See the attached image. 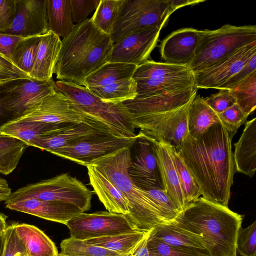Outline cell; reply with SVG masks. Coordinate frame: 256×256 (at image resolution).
Listing matches in <instances>:
<instances>
[{"mask_svg": "<svg viewBox=\"0 0 256 256\" xmlns=\"http://www.w3.org/2000/svg\"><path fill=\"white\" fill-rule=\"evenodd\" d=\"M232 139L220 123L197 138L189 135L176 150L194 179L205 200L228 207L236 172Z\"/></svg>", "mask_w": 256, "mask_h": 256, "instance_id": "cell-1", "label": "cell"}, {"mask_svg": "<svg viewBox=\"0 0 256 256\" xmlns=\"http://www.w3.org/2000/svg\"><path fill=\"white\" fill-rule=\"evenodd\" d=\"M114 43L88 18L62 40L54 73L59 80L84 86L87 77L108 62Z\"/></svg>", "mask_w": 256, "mask_h": 256, "instance_id": "cell-2", "label": "cell"}, {"mask_svg": "<svg viewBox=\"0 0 256 256\" xmlns=\"http://www.w3.org/2000/svg\"><path fill=\"white\" fill-rule=\"evenodd\" d=\"M199 236L210 256H237L236 240L242 216L202 196L190 204L174 220Z\"/></svg>", "mask_w": 256, "mask_h": 256, "instance_id": "cell-3", "label": "cell"}, {"mask_svg": "<svg viewBox=\"0 0 256 256\" xmlns=\"http://www.w3.org/2000/svg\"><path fill=\"white\" fill-rule=\"evenodd\" d=\"M130 146L92 160L88 165L94 166L105 176L126 198L129 203L130 213L126 216L134 230L148 231L156 226L167 222L145 191L137 187L129 176Z\"/></svg>", "mask_w": 256, "mask_h": 256, "instance_id": "cell-4", "label": "cell"}, {"mask_svg": "<svg viewBox=\"0 0 256 256\" xmlns=\"http://www.w3.org/2000/svg\"><path fill=\"white\" fill-rule=\"evenodd\" d=\"M56 84L88 126L119 137L136 136L132 115L122 102H104L84 86L66 81L58 80Z\"/></svg>", "mask_w": 256, "mask_h": 256, "instance_id": "cell-5", "label": "cell"}, {"mask_svg": "<svg viewBox=\"0 0 256 256\" xmlns=\"http://www.w3.org/2000/svg\"><path fill=\"white\" fill-rule=\"evenodd\" d=\"M256 41V26L226 24L215 30H201L190 68L194 72L207 68L236 50Z\"/></svg>", "mask_w": 256, "mask_h": 256, "instance_id": "cell-6", "label": "cell"}, {"mask_svg": "<svg viewBox=\"0 0 256 256\" xmlns=\"http://www.w3.org/2000/svg\"><path fill=\"white\" fill-rule=\"evenodd\" d=\"M30 198L70 204L84 212L90 208L92 192L76 178L64 173L20 188L4 202Z\"/></svg>", "mask_w": 256, "mask_h": 256, "instance_id": "cell-7", "label": "cell"}, {"mask_svg": "<svg viewBox=\"0 0 256 256\" xmlns=\"http://www.w3.org/2000/svg\"><path fill=\"white\" fill-rule=\"evenodd\" d=\"M196 86L174 91H159L136 96L122 102L132 115L136 128L142 131L196 95Z\"/></svg>", "mask_w": 256, "mask_h": 256, "instance_id": "cell-8", "label": "cell"}, {"mask_svg": "<svg viewBox=\"0 0 256 256\" xmlns=\"http://www.w3.org/2000/svg\"><path fill=\"white\" fill-rule=\"evenodd\" d=\"M132 78L136 84V96L196 86L194 74L188 66L152 60L138 66Z\"/></svg>", "mask_w": 256, "mask_h": 256, "instance_id": "cell-9", "label": "cell"}, {"mask_svg": "<svg viewBox=\"0 0 256 256\" xmlns=\"http://www.w3.org/2000/svg\"><path fill=\"white\" fill-rule=\"evenodd\" d=\"M160 146L156 140L140 131L130 146L128 173L133 183L142 190L156 188L166 192Z\"/></svg>", "mask_w": 256, "mask_h": 256, "instance_id": "cell-10", "label": "cell"}, {"mask_svg": "<svg viewBox=\"0 0 256 256\" xmlns=\"http://www.w3.org/2000/svg\"><path fill=\"white\" fill-rule=\"evenodd\" d=\"M170 14L168 0H126L110 36L115 43L140 29L161 30Z\"/></svg>", "mask_w": 256, "mask_h": 256, "instance_id": "cell-11", "label": "cell"}, {"mask_svg": "<svg viewBox=\"0 0 256 256\" xmlns=\"http://www.w3.org/2000/svg\"><path fill=\"white\" fill-rule=\"evenodd\" d=\"M58 91L52 78L46 80L18 79L0 86V99L13 120L20 118L48 96Z\"/></svg>", "mask_w": 256, "mask_h": 256, "instance_id": "cell-12", "label": "cell"}, {"mask_svg": "<svg viewBox=\"0 0 256 256\" xmlns=\"http://www.w3.org/2000/svg\"><path fill=\"white\" fill-rule=\"evenodd\" d=\"M135 138H122L96 131L58 148L52 154L86 166L92 160L130 146Z\"/></svg>", "mask_w": 256, "mask_h": 256, "instance_id": "cell-13", "label": "cell"}, {"mask_svg": "<svg viewBox=\"0 0 256 256\" xmlns=\"http://www.w3.org/2000/svg\"><path fill=\"white\" fill-rule=\"evenodd\" d=\"M65 225L70 237L84 240L135 230L126 215L106 211L80 213Z\"/></svg>", "mask_w": 256, "mask_h": 256, "instance_id": "cell-14", "label": "cell"}, {"mask_svg": "<svg viewBox=\"0 0 256 256\" xmlns=\"http://www.w3.org/2000/svg\"><path fill=\"white\" fill-rule=\"evenodd\" d=\"M58 128L70 124L83 123L69 100L60 90L46 97L40 104L19 118Z\"/></svg>", "mask_w": 256, "mask_h": 256, "instance_id": "cell-15", "label": "cell"}, {"mask_svg": "<svg viewBox=\"0 0 256 256\" xmlns=\"http://www.w3.org/2000/svg\"><path fill=\"white\" fill-rule=\"evenodd\" d=\"M160 29L155 27L139 30L114 43L108 62L136 66L149 58L156 46Z\"/></svg>", "mask_w": 256, "mask_h": 256, "instance_id": "cell-16", "label": "cell"}, {"mask_svg": "<svg viewBox=\"0 0 256 256\" xmlns=\"http://www.w3.org/2000/svg\"><path fill=\"white\" fill-rule=\"evenodd\" d=\"M256 53V41L238 49L212 66L194 73L197 88H220L248 62Z\"/></svg>", "mask_w": 256, "mask_h": 256, "instance_id": "cell-17", "label": "cell"}, {"mask_svg": "<svg viewBox=\"0 0 256 256\" xmlns=\"http://www.w3.org/2000/svg\"><path fill=\"white\" fill-rule=\"evenodd\" d=\"M48 31L46 0H16L14 21L8 28L0 32L27 38Z\"/></svg>", "mask_w": 256, "mask_h": 256, "instance_id": "cell-18", "label": "cell"}, {"mask_svg": "<svg viewBox=\"0 0 256 256\" xmlns=\"http://www.w3.org/2000/svg\"><path fill=\"white\" fill-rule=\"evenodd\" d=\"M194 98L142 132L177 150L189 135L188 113Z\"/></svg>", "mask_w": 256, "mask_h": 256, "instance_id": "cell-19", "label": "cell"}, {"mask_svg": "<svg viewBox=\"0 0 256 256\" xmlns=\"http://www.w3.org/2000/svg\"><path fill=\"white\" fill-rule=\"evenodd\" d=\"M201 30L184 28L172 32L160 46L161 58L165 62L188 66L194 56L200 38Z\"/></svg>", "mask_w": 256, "mask_h": 256, "instance_id": "cell-20", "label": "cell"}, {"mask_svg": "<svg viewBox=\"0 0 256 256\" xmlns=\"http://www.w3.org/2000/svg\"><path fill=\"white\" fill-rule=\"evenodd\" d=\"M9 209L66 224L74 216L84 212L78 208L68 204L26 198L14 202H4Z\"/></svg>", "mask_w": 256, "mask_h": 256, "instance_id": "cell-21", "label": "cell"}, {"mask_svg": "<svg viewBox=\"0 0 256 256\" xmlns=\"http://www.w3.org/2000/svg\"><path fill=\"white\" fill-rule=\"evenodd\" d=\"M150 234L170 246L210 256L198 235L180 226L174 220L154 227Z\"/></svg>", "mask_w": 256, "mask_h": 256, "instance_id": "cell-22", "label": "cell"}, {"mask_svg": "<svg viewBox=\"0 0 256 256\" xmlns=\"http://www.w3.org/2000/svg\"><path fill=\"white\" fill-rule=\"evenodd\" d=\"M86 166L90 184L108 211L128 214L129 203L122 192L95 167L91 165Z\"/></svg>", "mask_w": 256, "mask_h": 256, "instance_id": "cell-23", "label": "cell"}, {"mask_svg": "<svg viewBox=\"0 0 256 256\" xmlns=\"http://www.w3.org/2000/svg\"><path fill=\"white\" fill-rule=\"evenodd\" d=\"M61 46L60 38L52 32L41 36L30 78L39 80L52 78Z\"/></svg>", "mask_w": 256, "mask_h": 256, "instance_id": "cell-24", "label": "cell"}, {"mask_svg": "<svg viewBox=\"0 0 256 256\" xmlns=\"http://www.w3.org/2000/svg\"><path fill=\"white\" fill-rule=\"evenodd\" d=\"M232 152L235 170L250 178L256 170V118L246 122Z\"/></svg>", "mask_w": 256, "mask_h": 256, "instance_id": "cell-25", "label": "cell"}, {"mask_svg": "<svg viewBox=\"0 0 256 256\" xmlns=\"http://www.w3.org/2000/svg\"><path fill=\"white\" fill-rule=\"evenodd\" d=\"M96 131L84 123L72 124L42 134L33 142L32 146L52 153L82 136Z\"/></svg>", "mask_w": 256, "mask_h": 256, "instance_id": "cell-26", "label": "cell"}, {"mask_svg": "<svg viewBox=\"0 0 256 256\" xmlns=\"http://www.w3.org/2000/svg\"><path fill=\"white\" fill-rule=\"evenodd\" d=\"M16 232L24 244L28 256H58L54 243L34 226L14 224Z\"/></svg>", "mask_w": 256, "mask_h": 256, "instance_id": "cell-27", "label": "cell"}, {"mask_svg": "<svg viewBox=\"0 0 256 256\" xmlns=\"http://www.w3.org/2000/svg\"><path fill=\"white\" fill-rule=\"evenodd\" d=\"M160 144L166 192L180 212L185 209L186 205L174 162L172 147L164 143L160 142Z\"/></svg>", "mask_w": 256, "mask_h": 256, "instance_id": "cell-28", "label": "cell"}, {"mask_svg": "<svg viewBox=\"0 0 256 256\" xmlns=\"http://www.w3.org/2000/svg\"><path fill=\"white\" fill-rule=\"evenodd\" d=\"M136 66L129 64L107 62L87 77L84 86L88 90L132 78Z\"/></svg>", "mask_w": 256, "mask_h": 256, "instance_id": "cell-29", "label": "cell"}, {"mask_svg": "<svg viewBox=\"0 0 256 256\" xmlns=\"http://www.w3.org/2000/svg\"><path fill=\"white\" fill-rule=\"evenodd\" d=\"M218 123H220L218 114L205 102L203 98L196 95L191 102L188 113L189 136L197 138Z\"/></svg>", "mask_w": 256, "mask_h": 256, "instance_id": "cell-30", "label": "cell"}, {"mask_svg": "<svg viewBox=\"0 0 256 256\" xmlns=\"http://www.w3.org/2000/svg\"><path fill=\"white\" fill-rule=\"evenodd\" d=\"M48 30L64 38L75 26L72 16L70 0H46Z\"/></svg>", "mask_w": 256, "mask_h": 256, "instance_id": "cell-31", "label": "cell"}, {"mask_svg": "<svg viewBox=\"0 0 256 256\" xmlns=\"http://www.w3.org/2000/svg\"><path fill=\"white\" fill-rule=\"evenodd\" d=\"M28 146L26 142L0 132V174L12 173Z\"/></svg>", "mask_w": 256, "mask_h": 256, "instance_id": "cell-32", "label": "cell"}, {"mask_svg": "<svg viewBox=\"0 0 256 256\" xmlns=\"http://www.w3.org/2000/svg\"><path fill=\"white\" fill-rule=\"evenodd\" d=\"M146 232L134 230L114 236L92 238L85 241L89 244L116 252L120 256H128Z\"/></svg>", "mask_w": 256, "mask_h": 256, "instance_id": "cell-33", "label": "cell"}, {"mask_svg": "<svg viewBox=\"0 0 256 256\" xmlns=\"http://www.w3.org/2000/svg\"><path fill=\"white\" fill-rule=\"evenodd\" d=\"M54 130L56 128L43 124L14 119L4 124L0 128V132L26 142L28 146H32L33 142L38 137Z\"/></svg>", "mask_w": 256, "mask_h": 256, "instance_id": "cell-34", "label": "cell"}, {"mask_svg": "<svg viewBox=\"0 0 256 256\" xmlns=\"http://www.w3.org/2000/svg\"><path fill=\"white\" fill-rule=\"evenodd\" d=\"M88 90L104 102L114 104L132 100L137 96L136 84L132 78Z\"/></svg>", "mask_w": 256, "mask_h": 256, "instance_id": "cell-35", "label": "cell"}, {"mask_svg": "<svg viewBox=\"0 0 256 256\" xmlns=\"http://www.w3.org/2000/svg\"><path fill=\"white\" fill-rule=\"evenodd\" d=\"M126 0H100L90 18L100 31L110 36Z\"/></svg>", "mask_w": 256, "mask_h": 256, "instance_id": "cell-36", "label": "cell"}, {"mask_svg": "<svg viewBox=\"0 0 256 256\" xmlns=\"http://www.w3.org/2000/svg\"><path fill=\"white\" fill-rule=\"evenodd\" d=\"M41 36L24 38L15 46L10 61L30 76L35 60Z\"/></svg>", "mask_w": 256, "mask_h": 256, "instance_id": "cell-37", "label": "cell"}, {"mask_svg": "<svg viewBox=\"0 0 256 256\" xmlns=\"http://www.w3.org/2000/svg\"><path fill=\"white\" fill-rule=\"evenodd\" d=\"M60 247V256H120L110 250L71 237L62 240Z\"/></svg>", "mask_w": 256, "mask_h": 256, "instance_id": "cell-38", "label": "cell"}, {"mask_svg": "<svg viewBox=\"0 0 256 256\" xmlns=\"http://www.w3.org/2000/svg\"><path fill=\"white\" fill-rule=\"evenodd\" d=\"M236 104L248 116L256 108V71L231 90Z\"/></svg>", "mask_w": 256, "mask_h": 256, "instance_id": "cell-39", "label": "cell"}, {"mask_svg": "<svg viewBox=\"0 0 256 256\" xmlns=\"http://www.w3.org/2000/svg\"><path fill=\"white\" fill-rule=\"evenodd\" d=\"M172 153L186 207L200 197L201 192L186 166L173 148Z\"/></svg>", "mask_w": 256, "mask_h": 256, "instance_id": "cell-40", "label": "cell"}, {"mask_svg": "<svg viewBox=\"0 0 256 256\" xmlns=\"http://www.w3.org/2000/svg\"><path fill=\"white\" fill-rule=\"evenodd\" d=\"M144 190L167 223L176 220L180 212L166 192L156 188Z\"/></svg>", "mask_w": 256, "mask_h": 256, "instance_id": "cell-41", "label": "cell"}, {"mask_svg": "<svg viewBox=\"0 0 256 256\" xmlns=\"http://www.w3.org/2000/svg\"><path fill=\"white\" fill-rule=\"evenodd\" d=\"M236 252L241 256H256V221L246 228H240Z\"/></svg>", "mask_w": 256, "mask_h": 256, "instance_id": "cell-42", "label": "cell"}, {"mask_svg": "<svg viewBox=\"0 0 256 256\" xmlns=\"http://www.w3.org/2000/svg\"><path fill=\"white\" fill-rule=\"evenodd\" d=\"M148 246L150 256H208L170 246L152 236L150 231Z\"/></svg>", "mask_w": 256, "mask_h": 256, "instance_id": "cell-43", "label": "cell"}, {"mask_svg": "<svg viewBox=\"0 0 256 256\" xmlns=\"http://www.w3.org/2000/svg\"><path fill=\"white\" fill-rule=\"evenodd\" d=\"M218 114L221 124L232 138L248 117L236 104Z\"/></svg>", "mask_w": 256, "mask_h": 256, "instance_id": "cell-44", "label": "cell"}, {"mask_svg": "<svg viewBox=\"0 0 256 256\" xmlns=\"http://www.w3.org/2000/svg\"><path fill=\"white\" fill-rule=\"evenodd\" d=\"M2 256H28L26 247L16 232L14 224L8 226L4 233Z\"/></svg>", "mask_w": 256, "mask_h": 256, "instance_id": "cell-45", "label": "cell"}, {"mask_svg": "<svg viewBox=\"0 0 256 256\" xmlns=\"http://www.w3.org/2000/svg\"><path fill=\"white\" fill-rule=\"evenodd\" d=\"M204 100L217 114L236 104L235 96L231 90L228 89H220L218 92L204 98Z\"/></svg>", "mask_w": 256, "mask_h": 256, "instance_id": "cell-46", "label": "cell"}, {"mask_svg": "<svg viewBox=\"0 0 256 256\" xmlns=\"http://www.w3.org/2000/svg\"><path fill=\"white\" fill-rule=\"evenodd\" d=\"M100 0H70L72 21L74 24L87 20L98 7Z\"/></svg>", "mask_w": 256, "mask_h": 256, "instance_id": "cell-47", "label": "cell"}, {"mask_svg": "<svg viewBox=\"0 0 256 256\" xmlns=\"http://www.w3.org/2000/svg\"><path fill=\"white\" fill-rule=\"evenodd\" d=\"M32 78L10 60L0 55V86L12 80Z\"/></svg>", "mask_w": 256, "mask_h": 256, "instance_id": "cell-48", "label": "cell"}, {"mask_svg": "<svg viewBox=\"0 0 256 256\" xmlns=\"http://www.w3.org/2000/svg\"><path fill=\"white\" fill-rule=\"evenodd\" d=\"M254 71H256V53L252 55L238 72L224 83L219 90H232Z\"/></svg>", "mask_w": 256, "mask_h": 256, "instance_id": "cell-49", "label": "cell"}, {"mask_svg": "<svg viewBox=\"0 0 256 256\" xmlns=\"http://www.w3.org/2000/svg\"><path fill=\"white\" fill-rule=\"evenodd\" d=\"M16 12V0H0V32L12 25Z\"/></svg>", "mask_w": 256, "mask_h": 256, "instance_id": "cell-50", "label": "cell"}, {"mask_svg": "<svg viewBox=\"0 0 256 256\" xmlns=\"http://www.w3.org/2000/svg\"><path fill=\"white\" fill-rule=\"evenodd\" d=\"M22 38L0 32V55L10 60L15 46Z\"/></svg>", "mask_w": 256, "mask_h": 256, "instance_id": "cell-51", "label": "cell"}, {"mask_svg": "<svg viewBox=\"0 0 256 256\" xmlns=\"http://www.w3.org/2000/svg\"><path fill=\"white\" fill-rule=\"evenodd\" d=\"M150 230L146 232L142 238L136 245L128 256H150L148 243Z\"/></svg>", "mask_w": 256, "mask_h": 256, "instance_id": "cell-52", "label": "cell"}, {"mask_svg": "<svg viewBox=\"0 0 256 256\" xmlns=\"http://www.w3.org/2000/svg\"><path fill=\"white\" fill-rule=\"evenodd\" d=\"M168 1L170 4V12L171 14L182 7L205 2L204 0H168Z\"/></svg>", "mask_w": 256, "mask_h": 256, "instance_id": "cell-53", "label": "cell"}, {"mask_svg": "<svg viewBox=\"0 0 256 256\" xmlns=\"http://www.w3.org/2000/svg\"><path fill=\"white\" fill-rule=\"evenodd\" d=\"M12 193L7 181L0 177V202L5 201Z\"/></svg>", "mask_w": 256, "mask_h": 256, "instance_id": "cell-54", "label": "cell"}, {"mask_svg": "<svg viewBox=\"0 0 256 256\" xmlns=\"http://www.w3.org/2000/svg\"><path fill=\"white\" fill-rule=\"evenodd\" d=\"M11 120V118L4 108L0 99V128Z\"/></svg>", "mask_w": 256, "mask_h": 256, "instance_id": "cell-55", "label": "cell"}, {"mask_svg": "<svg viewBox=\"0 0 256 256\" xmlns=\"http://www.w3.org/2000/svg\"><path fill=\"white\" fill-rule=\"evenodd\" d=\"M6 216L0 213V234H4L8 226L6 224Z\"/></svg>", "mask_w": 256, "mask_h": 256, "instance_id": "cell-56", "label": "cell"}, {"mask_svg": "<svg viewBox=\"0 0 256 256\" xmlns=\"http://www.w3.org/2000/svg\"><path fill=\"white\" fill-rule=\"evenodd\" d=\"M4 247V234H0V256H2Z\"/></svg>", "mask_w": 256, "mask_h": 256, "instance_id": "cell-57", "label": "cell"}, {"mask_svg": "<svg viewBox=\"0 0 256 256\" xmlns=\"http://www.w3.org/2000/svg\"><path fill=\"white\" fill-rule=\"evenodd\" d=\"M58 256H60L58 255Z\"/></svg>", "mask_w": 256, "mask_h": 256, "instance_id": "cell-58", "label": "cell"}]
</instances>
